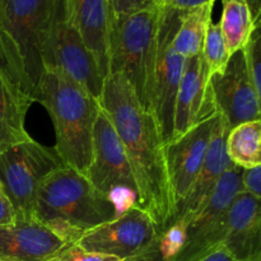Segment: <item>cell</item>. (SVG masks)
<instances>
[{"label": "cell", "instance_id": "cell-9", "mask_svg": "<svg viewBox=\"0 0 261 261\" xmlns=\"http://www.w3.org/2000/svg\"><path fill=\"white\" fill-rule=\"evenodd\" d=\"M241 173L234 165L227 168L208 201L189 221L185 245L172 261H199L222 247L227 213L241 193Z\"/></svg>", "mask_w": 261, "mask_h": 261}, {"label": "cell", "instance_id": "cell-25", "mask_svg": "<svg viewBox=\"0 0 261 261\" xmlns=\"http://www.w3.org/2000/svg\"><path fill=\"white\" fill-rule=\"evenodd\" d=\"M246 64L247 74L250 76L252 87L261 97V33L260 25H257L251 33V37L242 48Z\"/></svg>", "mask_w": 261, "mask_h": 261}, {"label": "cell", "instance_id": "cell-35", "mask_svg": "<svg viewBox=\"0 0 261 261\" xmlns=\"http://www.w3.org/2000/svg\"><path fill=\"white\" fill-rule=\"evenodd\" d=\"M153 2H154V4L160 8H163V5H165V0H153Z\"/></svg>", "mask_w": 261, "mask_h": 261}, {"label": "cell", "instance_id": "cell-24", "mask_svg": "<svg viewBox=\"0 0 261 261\" xmlns=\"http://www.w3.org/2000/svg\"><path fill=\"white\" fill-rule=\"evenodd\" d=\"M188 236V223L182 219H176L168 224L157 240V249L163 261H172L182 250Z\"/></svg>", "mask_w": 261, "mask_h": 261}, {"label": "cell", "instance_id": "cell-26", "mask_svg": "<svg viewBox=\"0 0 261 261\" xmlns=\"http://www.w3.org/2000/svg\"><path fill=\"white\" fill-rule=\"evenodd\" d=\"M0 74L9 82L12 86L15 88L20 89L22 92L28 93L27 83L23 76L22 70H20L19 65H18L17 60H15L14 55H13L12 50H10L9 45H8L7 40L3 36L2 31H0ZM31 97V96H30ZM32 98V97H31Z\"/></svg>", "mask_w": 261, "mask_h": 261}, {"label": "cell", "instance_id": "cell-13", "mask_svg": "<svg viewBox=\"0 0 261 261\" xmlns=\"http://www.w3.org/2000/svg\"><path fill=\"white\" fill-rule=\"evenodd\" d=\"M217 112L229 129L242 122L260 120V98L247 74L244 53L232 54L223 73L211 76Z\"/></svg>", "mask_w": 261, "mask_h": 261}, {"label": "cell", "instance_id": "cell-22", "mask_svg": "<svg viewBox=\"0 0 261 261\" xmlns=\"http://www.w3.org/2000/svg\"><path fill=\"white\" fill-rule=\"evenodd\" d=\"M229 55L241 51L260 23L254 22L246 0H224L219 20Z\"/></svg>", "mask_w": 261, "mask_h": 261}, {"label": "cell", "instance_id": "cell-1", "mask_svg": "<svg viewBox=\"0 0 261 261\" xmlns=\"http://www.w3.org/2000/svg\"><path fill=\"white\" fill-rule=\"evenodd\" d=\"M99 106L111 120L129 160L144 209L162 232L175 213L166 167L165 143L157 121L142 106L134 89L122 74L105 78Z\"/></svg>", "mask_w": 261, "mask_h": 261}, {"label": "cell", "instance_id": "cell-21", "mask_svg": "<svg viewBox=\"0 0 261 261\" xmlns=\"http://www.w3.org/2000/svg\"><path fill=\"white\" fill-rule=\"evenodd\" d=\"M226 153L241 170L261 166V121L242 122L231 127L226 138Z\"/></svg>", "mask_w": 261, "mask_h": 261}, {"label": "cell", "instance_id": "cell-4", "mask_svg": "<svg viewBox=\"0 0 261 261\" xmlns=\"http://www.w3.org/2000/svg\"><path fill=\"white\" fill-rule=\"evenodd\" d=\"M162 8L112 14L109 37V74L126 78L144 109L150 111L153 70Z\"/></svg>", "mask_w": 261, "mask_h": 261}, {"label": "cell", "instance_id": "cell-36", "mask_svg": "<svg viewBox=\"0 0 261 261\" xmlns=\"http://www.w3.org/2000/svg\"><path fill=\"white\" fill-rule=\"evenodd\" d=\"M115 261H129V260H122V259H117V260H115Z\"/></svg>", "mask_w": 261, "mask_h": 261}, {"label": "cell", "instance_id": "cell-12", "mask_svg": "<svg viewBox=\"0 0 261 261\" xmlns=\"http://www.w3.org/2000/svg\"><path fill=\"white\" fill-rule=\"evenodd\" d=\"M218 119L219 114H217L165 145L166 167L175 212L200 171Z\"/></svg>", "mask_w": 261, "mask_h": 261}, {"label": "cell", "instance_id": "cell-7", "mask_svg": "<svg viewBox=\"0 0 261 261\" xmlns=\"http://www.w3.org/2000/svg\"><path fill=\"white\" fill-rule=\"evenodd\" d=\"M180 12L168 7L162 8L153 70L150 112L157 121L165 145L172 138L176 96L186 64V59L176 53L172 46L180 23Z\"/></svg>", "mask_w": 261, "mask_h": 261}, {"label": "cell", "instance_id": "cell-20", "mask_svg": "<svg viewBox=\"0 0 261 261\" xmlns=\"http://www.w3.org/2000/svg\"><path fill=\"white\" fill-rule=\"evenodd\" d=\"M213 7L214 4H205L180 12V23L173 36L172 46L182 58L191 59L201 54Z\"/></svg>", "mask_w": 261, "mask_h": 261}, {"label": "cell", "instance_id": "cell-2", "mask_svg": "<svg viewBox=\"0 0 261 261\" xmlns=\"http://www.w3.org/2000/svg\"><path fill=\"white\" fill-rule=\"evenodd\" d=\"M35 218L71 245L86 232L116 218V211L109 196L97 190L86 175L64 165L41 182Z\"/></svg>", "mask_w": 261, "mask_h": 261}, {"label": "cell", "instance_id": "cell-30", "mask_svg": "<svg viewBox=\"0 0 261 261\" xmlns=\"http://www.w3.org/2000/svg\"><path fill=\"white\" fill-rule=\"evenodd\" d=\"M15 222V211L9 196L0 182V226H8Z\"/></svg>", "mask_w": 261, "mask_h": 261}, {"label": "cell", "instance_id": "cell-28", "mask_svg": "<svg viewBox=\"0 0 261 261\" xmlns=\"http://www.w3.org/2000/svg\"><path fill=\"white\" fill-rule=\"evenodd\" d=\"M241 191L254 198L259 199L261 195V166L242 170L241 173Z\"/></svg>", "mask_w": 261, "mask_h": 261}, {"label": "cell", "instance_id": "cell-32", "mask_svg": "<svg viewBox=\"0 0 261 261\" xmlns=\"http://www.w3.org/2000/svg\"><path fill=\"white\" fill-rule=\"evenodd\" d=\"M129 261H163L162 257H161L160 252H158L157 244L152 247L150 250H148L144 254L139 255V256L132 257V259H127Z\"/></svg>", "mask_w": 261, "mask_h": 261}, {"label": "cell", "instance_id": "cell-23", "mask_svg": "<svg viewBox=\"0 0 261 261\" xmlns=\"http://www.w3.org/2000/svg\"><path fill=\"white\" fill-rule=\"evenodd\" d=\"M201 55H203L204 61L208 66L211 76L223 73L231 55H229L228 48H227L219 22L209 23L208 28H206Z\"/></svg>", "mask_w": 261, "mask_h": 261}, {"label": "cell", "instance_id": "cell-10", "mask_svg": "<svg viewBox=\"0 0 261 261\" xmlns=\"http://www.w3.org/2000/svg\"><path fill=\"white\" fill-rule=\"evenodd\" d=\"M158 234L152 217L140 206H133L112 221L86 232L75 244L86 251L126 260L152 249Z\"/></svg>", "mask_w": 261, "mask_h": 261}, {"label": "cell", "instance_id": "cell-33", "mask_svg": "<svg viewBox=\"0 0 261 261\" xmlns=\"http://www.w3.org/2000/svg\"><path fill=\"white\" fill-rule=\"evenodd\" d=\"M199 261H237L234 260L223 247H219L218 250L213 251L212 254H209L208 256L203 257L201 260Z\"/></svg>", "mask_w": 261, "mask_h": 261}, {"label": "cell", "instance_id": "cell-17", "mask_svg": "<svg viewBox=\"0 0 261 261\" xmlns=\"http://www.w3.org/2000/svg\"><path fill=\"white\" fill-rule=\"evenodd\" d=\"M222 247L237 261H261L259 199L242 191L234 198L227 213Z\"/></svg>", "mask_w": 261, "mask_h": 261}, {"label": "cell", "instance_id": "cell-14", "mask_svg": "<svg viewBox=\"0 0 261 261\" xmlns=\"http://www.w3.org/2000/svg\"><path fill=\"white\" fill-rule=\"evenodd\" d=\"M216 102L211 84V74L203 55L186 59L178 87L173 112V130L170 142L200 122L216 116ZM168 144V143H167Z\"/></svg>", "mask_w": 261, "mask_h": 261}, {"label": "cell", "instance_id": "cell-18", "mask_svg": "<svg viewBox=\"0 0 261 261\" xmlns=\"http://www.w3.org/2000/svg\"><path fill=\"white\" fill-rule=\"evenodd\" d=\"M65 7L69 19L105 79L109 75V37L112 15L110 0H65Z\"/></svg>", "mask_w": 261, "mask_h": 261}, {"label": "cell", "instance_id": "cell-6", "mask_svg": "<svg viewBox=\"0 0 261 261\" xmlns=\"http://www.w3.org/2000/svg\"><path fill=\"white\" fill-rule=\"evenodd\" d=\"M64 166L58 153L35 139L0 150V182L15 211V219H35L36 194L54 170Z\"/></svg>", "mask_w": 261, "mask_h": 261}, {"label": "cell", "instance_id": "cell-16", "mask_svg": "<svg viewBox=\"0 0 261 261\" xmlns=\"http://www.w3.org/2000/svg\"><path fill=\"white\" fill-rule=\"evenodd\" d=\"M64 246L65 242L36 218L0 226V261H47Z\"/></svg>", "mask_w": 261, "mask_h": 261}, {"label": "cell", "instance_id": "cell-11", "mask_svg": "<svg viewBox=\"0 0 261 261\" xmlns=\"http://www.w3.org/2000/svg\"><path fill=\"white\" fill-rule=\"evenodd\" d=\"M86 177L106 196L119 190H130L138 194L137 184L124 145L111 120L101 106H98L94 117L92 161Z\"/></svg>", "mask_w": 261, "mask_h": 261}, {"label": "cell", "instance_id": "cell-8", "mask_svg": "<svg viewBox=\"0 0 261 261\" xmlns=\"http://www.w3.org/2000/svg\"><path fill=\"white\" fill-rule=\"evenodd\" d=\"M47 68L63 73L92 98L99 101L105 79L81 35L69 19L65 0H56L46 55L45 69Z\"/></svg>", "mask_w": 261, "mask_h": 261}, {"label": "cell", "instance_id": "cell-34", "mask_svg": "<svg viewBox=\"0 0 261 261\" xmlns=\"http://www.w3.org/2000/svg\"><path fill=\"white\" fill-rule=\"evenodd\" d=\"M246 3L249 5L252 18H254V22L259 24L261 14V0H246Z\"/></svg>", "mask_w": 261, "mask_h": 261}, {"label": "cell", "instance_id": "cell-19", "mask_svg": "<svg viewBox=\"0 0 261 261\" xmlns=\"http://www.w3.org/2000/svg\"><path fill=\"white\" fill-rule=\"evenodd\" d=\"M33 103L27 93L15 88L0 74V150L31 139L25 115Z\"/></svg>", "mask_w": 261, "mask_h": 261}, {"label": "cell", "instance_id": "cell-5", "mask_svg": "<svg viewBox=\"0 0 261 261\" xmlns=\"http://www.w3.org/2000/svg\"><path fill=\"white\" fill-rule=\"evenodd\" d=\"M56 0H0V31L7 40L35 102L46 68Z\"/></svg>", "mask_w": 261, "mask_h": 261}, {"label": "cell", "instance_id": "cell-27", "mask_svg": "<svg viewBox=\"0 0 261 261\" xmlns=\"http://www.w3.org/2000/svg\"><path fill=\"white\" fill-rule=\"evenodd\" d=\"M117 259L106 255L94 254L86 251L78 244H71L64 246L58 254L54 255L47 261H115Z\"/></svg>", "mask_w": 261, "mask_h": 261}, {"label": "cell", "instance_id": "cell-15", "mask_svg": "<svg viewBox=\"0 0 261 261\" xmlns=\"http://www.w3.org/2000/svg\"><path fill=\"white\" fill-rule=\"evenodd\" d=\"M228 132L229 126L226 119L219 114L218 122H217L216 129L212 135L211 142H209L200 171H199L190 191L182 200V203L177 206L168 224H171L176 219H182L186 223H189V221L203 208L204 204L211 198L222 175L232 165L226 153V138Z\"/></svg>", "mask_w": 261, "mask_h": 261}, {"label": "cell", "instance_id": "cell-29", "mask_svg": "<svg viewBox=\"0 0 261 261\" xmlns=\"http://www.w3.org/2000/svg\"><path fill=\"white\" fill-rule=\"evenodd\" d=\"M154 5L153 0H110L112 14H129Z\"/></svg>", "mask_w": 261, "mask_h": 261}, {"label": "cell", "instance_id": "cell-31", "mask_svg": "<svg viewBox=\"0 0 261 261\" xmlns=\"http://www.w3.org/2000/svg\"><path fill=\"white\" fill-rule=\"evenodd\" d=\"M216 0H165L163 7L172 8L176 10H189L205 4H214Z\"/></svg>", "mask_w": 261, "mask_h": 261}, {"label": "cell", "instance_id": "cell-3", "mask_svg": "<svg viewBox=\"0 0 261 261\" xmlns=\"http://www.w3.org/2000/svg\"><path fill=\"white\" fill-rule=\"evenodd\" d=\"M51 117L55 152L65 166L86 175L92 161V133L98 102L59 70L43 71L35 93Z\"/></svg>", "mask_w": 261, "mask_h": 261}]
</instances>
